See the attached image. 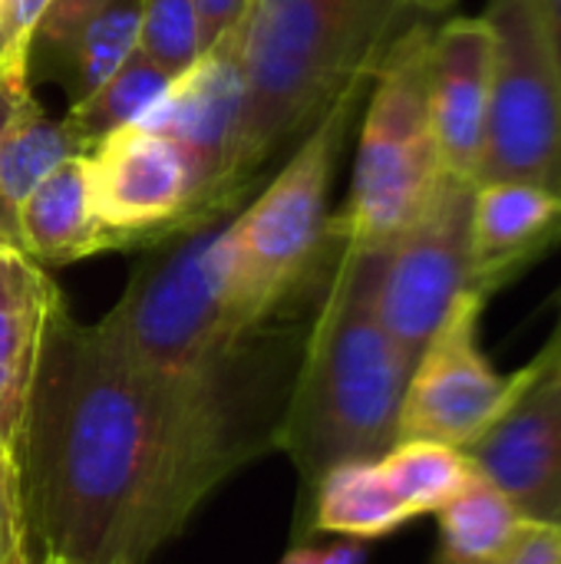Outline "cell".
<instances>
[{
	"mask_svg": "<svg viewBox=\"0 0 561 564\" xmlns=\"http://www.w3.org/2000/svg\"><path fill=\"white\" fill-rule=\"evenodd\" d=\"M314 564H367V552L360 549V542L344 539V542H337L331 549H321Z\"/></svg>",
	"mask_w": 561,
	"mask_h": 564,
	"instance_id": "f1b7e54d",
	"label": "cell"
},
{
	"mask_svg": "<svg viewBox=\"0 0 561 564\" xmlns=\"http://www.w3.org/2000/svg\"><path fill=\"white\" fill-rule=\"evenodd\" d=\"M238 30L222 36L175 76L155 109L136 122L172 139L185 152L195 175V212L202 225L215 221L251 178L245 152L248 86L238 59Z\"/></svg>",
	"mask_w": 561,
	"mask_h": 564,
	"instance_id": "9c48e42d",
	"label": "cell"
},
{
	"mask_svg": "<svg viewBox=\"0 0 561 564\" xmlns=\"http://www.w3.org/2000/svg\"><path fill=\"white\" fill-rule=\"evenodd\" d=\"M400 13V0H251L238 30L251 172L374 76Z\"/></svg>",
	"mask_w": 561,
	"mask_h": 564,
	"instance_id": "3957f363",
	"label": "cell"
},
{
	"mask_svg": "<svg viewBox=\"0 0 561 564\" xmlns=\"http://www.w3.org/2000/svg\"><path fill=\"white\" fill-rule=\"evenodd\" d=\"M53 0H0V66H30V50Z\"/></svg>",
	"mask_w": 561,
	"mask_h": 564,
	"instance_id": "d4e9b609",
	"label": "cell"
},
{
	"mask_svg": "<svg viewBox=\"0 0 561 564\" xmlns=\"http://www.w3.org/2000/svg\"><path fill=\"white\" fill-rule=\"evenodd\" d=\"M380 469L410 519L436 516L476 479L463 449L430 440H400L380 456Z\"/></svg>",
	"mask_w": 561,
	"mask_h": 564,
	"instance_id": "ffe728a7",
	"label": "cell"
},
{
	"mask_svg": "<svg viewBox=\"0 0 561 564\" xmlns=\"http://www.w3.org/2000/svg\"><path fill=\"white\" fill-rule=\"evenodd\" d=\"M86 162L96 215L116 238V248L202 225L192 165L172 139L126 126L96 142Z\"/></svg>",
	"mask_w": 561,
	"mask_h": 564,
	"instance_id": "8fae6325",
	"label": "cell"
},
{
	"mask_svg": "<svg viewBox=\"0 0 561 564\" xmlns=\"http://www.w3.org/2000/svg\"><path fill=\"white\" fill-rule=\"evenodd\" d=\"M33 564H63V562H50V558H40V562H33Z\"/></svg>",
	"mask_w": 561,
	"mask_h": 564,
	"instance_id": "836d02e7",
	"label": "cell"
},
{
	"mask_svg": "<svg viewBox=\"0 0 561 564\" xmlns=\"http://www.w3.org/2000/svg\"><path fill=\"white\" fill-rule=\"evenodd\" d=\"M493 86V30L483 17H453L430 40V122L443 172L476 185Z\"/></svg>",
	"mask_w": 561,
	"mask_h": 564,
	"instance_id": "4fadbf2b",
	"label": "cell"
},
{
	"mask_svg": "<svg viewBox=\"0 0 561 564\" xmlns=\"http://www.w3.org/2000/svg\"><path fill=\"white\" fill-rule=\"evenodd\" d=\"M119 3L126 0H53L50 10L43 13L40 20V30H36V43H46L50 53H56L60 59L66 56V50L89 30L96 26L99 20H106Z\"/></svg>",
	"mask_w": 561,
	"mask_h": 564,
	"instance_id": "603a6c76",
	"label": "cell"
},
{
	"mask_svg": "<svg viewBox=\"0 0 561 564\" xmlns=\"http://www.w3.org/2000/svg\"><path fill=\"white\" fill-rule=\"evenodd\" d=\"M473 284L489 301L561 241V195L532 182H483L473 192Z\"/></svg>",
	"mask_w": 561,
	"mask_h": 564,
	"instance_id": "9a60e30c",
	"label": "cell"
},
{
	"mask_svg": "<svg viewBox=\"0 0 561 564\" xmlns=\"http://www.w3.org/2000/svg\"><path fill=\"white\" fill-rule=\"evenodd\" d=\"M552 347L561 354V327H559V334H555V340H552Z\"/></svg>",
	"mask_w": 561,
	"mask_h": 564,
	"instance_id": "d6a6232c",
	"label": "cell"
},
{
	"mask_svg": "<svg viewBox=\"0 0 561 564\" xmlns=\"http://www.w3.org/2000/svg\"><path fill=\"white\" fill-rule=\"evenodd\" d=\"M436 519L440 545L433 564H503L529 529V519L479 473Z\"/></svg>",
	"mask_w": 561,
	"mask_h": 564,
	"instance_id": "d6986e66",
	"label": "cell"
},
{
	"mask_svg": "<svg viewBox=\"0 0 561 564\" xmlns=\"http://www.w3.org/2000/svg\"><path fill=\"white\" fill-rule=\"evenodd\" d=\"M317 552L321 549H311V545H291V552L278 564H314L317 562Z\"/></svg>",
	"mask_w": 561,
	"mask_h": 564,
	"instance_id": "1f68e13d",
	"label": "cell"
},
{
	"mask_svg": "<svg viewBox=\"0 0 561 564\" xmlns=\"http://www.w3.org/2000/svg\"><path fill=\"white\" fill-rule=\"evenodd\" d=\"M483 307L486 297L466 294L413 360L400 410V440H430L466 449L532 380V364L506 377L486 360L479 347Z\"/></svg>",
	"mask_w": 561,
	"mask_h": 564,
	"instance_id": "30bf717a",
	"label": "cell"
},
{
	"mask_svg": "<svg viewBox=\"0 0 561 564\" xmlns=\"http://www.w3.org/2000/svg\"><path fill=\"white\" fill-rule=\"evenodd\" d=\"M17 241L36 264H73L99 251H116V238L93 205L86 155L60 162L36 185L17 215Z\"/></svg>",
	"mask_w": 561,
	"mask_h": 564,
	"instance_id": "2e32d148",
	"label": "cell"
},
{
	"mask_svg": "<svg viewBox=\"0 0 561 564\" xmlns=\"http://www.w3.org/2000/svg\"><path fill=\"white\" fill-rule=\"evenodd\" d=\"M430 40L433 26L417 20L390 36L374 66L350 198L331 221V238L344 245L387 248L427 212L446 178L430 122Z\"/></svg>",
	"mask_w": 561,
	"mask_h": 564,
	"instance_id": "5b68a950",
	"label": "cell"
},
{
	"mask_svg": "<svg viewBox=\"0 0 561 564\" xmlns=\"http://www.w3.org/2000/svg\"><path fill=\"white\" fill-rule=\"evenodd\" d=\"M536 3H539V13H542V23H546V33H549V43H552L561 73V0H536Z\"/></svg>",
	"mask_w": 561,
	"mask_h": 564,
	"instance_id": "f546056e",
	"label": "cell"
},
{
	"mask_svg": "<svg viewBox=\"0 0 561 564\" xmlns=\"http://www.w3.org/2000/svg\"><path fill=\"white\" fill-rule=\"evenodd\" d=\"M30 96V66H0V142Z\"/></svg>",
	"mask_w": 561,
	"mask_h": 564,
	"instance_id": "83f0119b",
	"label": "cell"
},
{
	"mask_svg": "<svg viewBox=\"0 0 561 564\" xmlns=\"http://www.w3.org/2000/svg\"><path fill=\"white\" fill-rule=\"evenodd\" d=\"M503 564H561V525L529 522L526 535Z\"/></svg>",
	"mask_w": 561,
	"mask_h": 564,
	"instance_id": "4316f807",
	"label": "cell"
},
{
	"mask_svg": "<svg viewBox=\"0 0 561 564\" xmlns=\"http://www.w3.org/2000/svg\"><path fill=\"white\" fill-rule=\"evenodd\" d=\"M248 7H251V0H195L198 30H202V53L212 50L231 30H238L245 23Z\"/></svg>",
	"mask_w": 561,
	"mask_h": 564,
	"instance_id": "484cf974",
	"label": "cell"
},
{
	"mask_svg": "<svg viewBox=\"0 0 561 564\" xmlns=\"http://www.w3.org/2000/svg\"><path fill=\"white\" fill-rule=\"evenodd\" d=\"M407 522L410 516L393 496L380 459H357L334 466L317 482L311 506L298 522V539L324 532L350 542H374L393 535Z\"/></svg>",
	"mask_w": 561,
	"mask_h": 564,
	"instance_id": "e0dca14e",
	"label": "cell"
},
{
	"mask_svg": "<svg viewBox=\"0 0 561 564\" xmlns=\"http://www.w3.org/2000/svg\"><path fill=\"white\" fill-rule=\"evenodd\" d=\"M456 0H400V10L403 13H420V17H433V13H443L450 10Z\"/></svg>",
	"mask_w": 561,
	"mask_h": 564,
	"instance_id": "4dcf8cb0",
	"label": "cell"
},
{
	"mask_svg": "<svg viewBox=\"0 0 561 564\" xmlns=\"http://www.w3.org/2000/svg\"><path fill=\"white\" fill-rule=\"evenodd\" d=\"M0 564H33L20 469L0 456Z\"/></svg>",
	"mask_w": 561,
	"mask_h": 564,
	"instance_id": "cb8c5ba5",
	"label": "cell"
},
{
	"mask_svg": "<svg viewBox=\"0 0 561 564\" xmlns=\"http://www.w3.org/2000/svg\"><path fill=\"white\" fill-rule=\"evenodd\" d=\"M364 86L367 79L354 83L314 122L271 185L228 225L235 294L258 330L268 327L274 311L314 271L331 238L327 195L334 162Z\"/></svg>",
	"mask_w": 561,
	"mask_h": 564,
	"instance_id": "8992f818",
	"label": "cell"
},
{
	"mask_svg": "<svg viewBox=\"0 0 561 564\" xmlns=\"http://www.w3.org/2000/svg\"><path fill=\"white\" fill-rule=\"evenodd\" d=\"M169 83L172 76L152 66L142 53H132L112 79H106L93 96L73 102L63 122L83 145V152H89L106 135L142 122L165 96Z\"/></svg>",
	"mask_w": 561,
	"mask_h": 564,
	"instance_id": "44dd1931",
	"label": "cell"
},
{
	"mask_svg": "<svg viewBox=\"0 0 561 564\" xmlns=\"http://www.w3.org/2000/svg\"><path fill=\"white\" fill-rule=\"evenodd\" d=\"M222 380L152 373L56 317L17 453L30 539L63 564H145L271 443Z\"/></svg>",
	"mask_w": 561,
	"mask_h": 564,
	"instance_id": "6da1fadb",
	"label": "cell"
},
{
	"mask_svg": "<svg viewBox=\"0 0 561 564\" xmlns=\"http://www.w3.org/2000/svg\"><path fill=\"white\" fill-rule=\"evenodd\" d=\"M377 268L380 248L341 241L331 284L274 430V446L298 469V522L317 482L334 466L380 459L400 440L413 357L393 344L377 317Z\"/></svg>",
	"mask_w": 561,
	"mask_h": 564,
	"instance_id": "7a4b0ae2",
	"label": "cell"
},
{
	"mask_svg": "<svg viewBox=\"0 0 561 564\" xmlns=\"http://www.w3.org/2000/svg\"><path fill=\"white\" fill-rule=\"evenodd\" d=\"M228 221L182 231L126 284L96 334L142 370L179 380H222L248 367L258 330L235 294Z\"/></svg>",
	"mask_w": 561,
	"mask_h": 564,
	"instance_id": "277c9868",
	"label": "cell"
},
{
	"mask_svg": "<svg viewBox=\"0 0 561 564\" xmlns=\"http://www.w3.org/2000/svg\"><path fill=\"white\" fill-rule=\"evenodd\" d=\"M473 182L446 175L427 212L380 248L374 307L393 344L413 360L473 284ZM483 297V294H479Z\"/></svg>",
	"mask_w": 561,
	"mask_h": 564,
	"instance_id": "ba28073f",
	"label": "cell"
},
{
	"mask_svg": "<svg viewBox=\"0 0 561 564\" xmlns=\"http://www.w3.org/2000/svg\"><path fill=\"white\" fill-rule=\"evenodd\" d=\"M463 453L529 522L561 525V357L552 344L532 360L516 403Z\"/></svg>",
	"mask_w": 561,
	"mask_h": 564,
	"instance_id": "7c38bea8",
	"label": "cell"
},
{
	"mask_svg": "<svg viewBox=\"0 0 561 564\" xmlns=\"http://www.w3.org/2000/svg\"><path fill=\"white\" fill-rule=\"evenodd\" d=\"M86 155L63 119L50 116L33 96L23 102L0 142V245L20 248L17 215L36 185L66 159Z\"/></svg>",
	"mask_w": 561,
	"mask_h": 564,
	"instance_id": "ac0fdd59",
	"label": "cell"
},
{
	"mask_svg": "<svg viewBox=\"0 0 561 564\" xmlns=\"http://www.w3.org/2000/svg\"><path fill=\"white\" fill-rule=\"evenodd\" d=\"M555 354H559V350H555ZM559 357H561V354H559Z\"/></svg>",
	"mask_w": 561,
	"mask_h": 564,
	"instance_id": "e575fe53",
	"label": "cell"
},
{
	"mask_svg": "<svg viewBox=\"0 0 561 564\" xmlns=\"http://www.w3.org/2000/svg\"><path fill=\"white\" fill-rule=\"evenodd\" d=\"M165 76H182L202 56L195 0H139V46Z\"/></svg>",
	"mask_w": 561,
	"mask_h": 564,
	"instance_id": "7402d4cb",
	"label": "cell"
},
{
	"mask_svg": "<svg viewBox=\"0 0 561 564\" xmlns=\"http://www.w3.org/2000/svg\"><path fill=\"white\" fill-rule=\"evenodd\" d=\"M493 86L476 185L532 182L561 195V73L536 0H486Z\"/></svg>",
	"mask_w": 561,
	"mask_h": 564,
	"instance_id": "52a82bcc",
	"label": "cell"
},
{
	"mask_svg": "<svg viewBox=\"0 0 561 564\" xmlns=\"http://www.w3.org/2000/svg\"><path fill=\"white\" fill-rule=\"evenodd\" d=\"M60 288L20 248L0 245V456L17 463L43 350L63 314Z\"/></svg>",
	"mask_w": 561,
	"mask_h": 564,
	"instance_id": "5bb4252c",
	"label": "cell"
}]
</instances>
